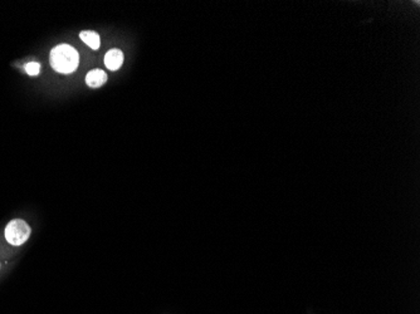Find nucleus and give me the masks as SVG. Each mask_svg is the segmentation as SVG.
<instances>
[{"mask_svg": "<svg viewBox=\"0 0 420 314\" xmlns=\"http://www.w3.org/2000/svg\"><path fill=\"white\" fill-rule=\"evenodd\" d=\"M107 81V74L101 69H93L86 75V83L92 88H98L104 86Z\"/></svg>", "mask_w": 420, "mask_h": 314, "instance_id": "4", "label": "nucleus"}, {"mask_svg": "<svg viewBox=\"0 0 420 314\" xmlns=\"http://www.w3.org/2000/svg\"><path fill=\"white\" fill-rule=\"evenodd\" d=\"M80 38L86 43V44L88 45L89 48H91V49L96 50L100 48V43H101V40H100V35L97 34L96 32H91V31L81 32Z\"/></svg>", "mask_w": 420, "mask_h": 314, "instance_id": "5", "label": "nucleus"}, {"mask_svg": "<svg viewBox=\"0 0 420 314\" xmlns=\"http://www.w3.org/2000/svg\"><path fill=\"white\" fill-rule=\"evenodd\" d=\"M24 68H26V72L29 75H38L40 72V64L35 63V62H31V63H27L24 66Z\"/></svg>", "mask_w": 420, "mask_h": 314, "instance_id": "6", "label": "nucleus"}, {"mask_svg": "<svg viewBox=\"0 0 420 314\" xmlns=\"http://www.w3.org/2000/svg\"><path fill=\"white\" fill-rule=\"evenodd\" d=\"M31 226L21 219L12 220L5 227V239L10 245H23L31 237Z\"/></svg>", "mask_w": 420, "mask_h": 314, "instance_id": "2", "label": "nucleus"}, {"mask_svg": "<svg viewBox=\"0 0 420 314\" xmlns=\"http://www.w3.org/2000/svg\"><path fill=\"white\" fill-rule=\"evenodd\" d=\"M50 61L52 68L62 74H69L77 69L80 56L73 47L68 44H59L51 50Z\"/></svg>", "mask_w": 420, "mask_h": 314, "instance_id": "1", "label": "nucleus"}, {"mask_svg": "<svg viewBox=\"0 0 420 314\" xmlns=\"http://www.w3.org/2000/svg\"><path fill=\"white\" fill-rule=\"evenodd\" d=\"M123 63V53L120 49H111L105 56V66L110 70H117Z\"/></svg>", "mask_w": 420, "mask_h": 314, "instance_id": "3", "label": "nucleus"}]
</instances>
